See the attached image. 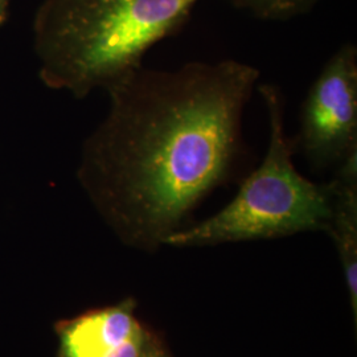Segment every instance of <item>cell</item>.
<instances>
[{"label":"cell","instance_id":"7","mask_svg":"<svg viewBox=\"0 0 357 357\" xmlns=\"http://www.w3.org/2000/svg\"><path fill=\"white\" fill-rule=\"evenodd\" d=\"M230 3L257 19L268 22H286L306 15L321 0H229Z\"/></svg>","mask_w":357,"mask_h":357},{"label":"cell","instance_id":"1","mask_svg":"<svg viewBox=\"0 0 357 357\" xmlns=\"http://www.w3.org/2000/svg\"><path fill=\"white\" fill-rule=\"evenodd\" d=\"M259 70L236 60L139 68L107 91L77 178L128 245L153 250L245 156L243 112Z\"/></svg>","mask_w":357,"mask_h":357},{"label":"cell","instance_id":"6","mask_svg":"<svg viewBox=\"0 0 357 357\" xmlns=\"http://www.w3.org/2000/svg\"><path fill=\"white\" fill-rule=\"evenodd\" d=\"M332 215L327 231L336 245L344 268L345 281L357 317V153L336 167L331 180Z\"/></svg>","mask_w":357,"mask_h":357},{"label":"cell","instance_id":"2","mask_svg":"<svg viewBox=\"0 0 357 357\" xmlns=\"http://www.w3.org/2000/svg\"><path fill=\"white\" fill-rule=\"evenodd\" d=\"M199 0H44L33 20L38 77L77 100L109 90L185 26Z\"/></svg>","mask_w":357,"mask_h":357},{"label":"cell","instance_id":"4","mask_svg":"<svg viewBox=\"0 0 357 357\" xmlns=\"http://www.w3.org/2000/svg\"><path fill=\"white\" fill-rule=\"evenodd\" d=\"M317 171L336 168L357 153V48L343 44L321 68L301 110L298 134L291 138Z\"/></svg>","mask_w":357,"mask_h":357},{"label":"cell","instance_id":"5","mask_svg":"<svg viewBox=\"0 0 357 357\" xmlns=\"http://www.w3.org/2000/svg\"><path fill=\"white\" fill-rule=\"evenodd\" d=\"M59 336L60 357H172L130 299L65 321Z\"/></svg>","mask_w":357,"mask_h":357},{"label":"cell","instance_id":"3","mask_svg":"<svg viewBox=\"0 0 357 357\" xmlns=\"http://www.w3.org/2000/svg\"><path fill=\"white\" fill-rule=\"evenodd\" d=\"M257 90L266 107L270 134L262 162L243 180L229 204L191 228L175 231L165 245L208 246L328 229L331 181L319 184L299 174L293 141L284 130L282 90L273 84H259Z\"/></svg>","mask_w":357,"mask_h":357},{"label":"cell","instance_id":"8","mask_svg":"<svg viewBox=\"0 0 357 357\" xmlns=\"http://www.w3.org/2000/svg\"><path fill=\"white\" fill-rule=\"evenodd\" d=\"M10 4H11V0H0V26H3L8 17Z\"/></svg>","mask_w":357,"mask_h":357}]
</instances>
